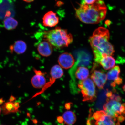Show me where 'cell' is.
<instances>
[{
    "label": "cell",
    "instance_id": "obj_21",
    "mask_svg": "<svg viewBox=\"0 0 125 125\" xmlns=\"http://www.w3.org/2000/svg\"><path fill=\"white\" fill-rule=\"evenodd\" d=\"M57 120L58 122L60 123H62L63 121V118L61 116L58 117Z\"/></svg>",
    "mask_w": 125,
    "mask_h": 125
},
{
    "label": "cell",
    "instance_id": "obj_24",
    "mask_svg": "<svg viewBox=\"0 0 125 125\" xmlns=\"http://www.w3.org/2000/svg\"><path fill=\"white\" fill-rule=\"evenodd\" d=\"M15 98L13 96H12L10 98V102L14 101L15 100Z\"/></svg>",
    "mask_w": 125,
    "mask_h": 125
},
{
    "label": "cell",
    "instance_id": "obj_15",
    "mask_svg": "<svg viewBox=\"0 0 125 125\" xmlns=\"http://www.w3.org/2000/svg\"><path fill=\"white\" fill-rule=\"evenodd\" d=\"M121 73V69L119 66H115L108 72L107 74V79L114 82L119 79Z\"/></svg>",
    "mask_w": 125,
    "mask_h": 125
},
{
    "label": "cell",
    "instance_id": "obj_9",
    "mask_svg": "<svg viewBox=\"0 0 125 125\" xmlns=\"http://www.w3.org/2000/svg\"><path fill=\"white\" fill-rule=\"evenodd\" d=\"M58 62L59 66L62 68L68 69L73 66L75 60L73 56L71 54L65 52L59 56Z\"/></svg>",
    "mask_w": 125,
    "mask_h": 125
},
{
    "label": "cell",
    "instance_id": "obj_13",
    "mask_svg": "<svg viewBox=\"0 0 125 125\" xmlns=\"http://www.w3.org/2000/svg\"><path fill=\"white\" fill-rule=\"evenodd\" d=\"M99 64L104 69L109 70L115 66V61L112 56L104 54L103 55Z\"/></svg>",
    "mask_w": 125,
    "mask_h": 125
},
{
    "label": "cell",
    "instance_id": "obj_20",
    "mask_svg": "<svg viewBox=\"0 0 125 125\" xmlns=\"http://www.w3.org/2000/svg\"><path fill=\"white\" fill-rule=\"evenodd\" d=\"M96 0H83L82 2L87 4H91L94 3Z\"/></svg>",
    "mask_w": 125,
    "mask_h": 125
},
{
    "label": "cell",
    "instance_id": "obj_1",
    "mask_svg": "<svg viewBox=\"0 0 125 125\" xmlns=\"http://www.w3.org/2000/svg\"><path fill=\"white\" fill-rule=\"evenodd\" d=\"M110 33L108 29L103 27L96 29L89 39L96 64H99L103 54L114 55L115 50L113 45L109 42Z\"/></svg>",
    "mask_w": 125,
    "mask_h": 125
},
{
    "label": "cell",
    "instance_id": "obj_26",
    "mask_svg": "<svg viewBox=\"0 0 125 125\" xmlns=\"http://www.w3.org/2000/svg\"><path fill=\"white\" fill-rule=\"evenodd\" d=\"M3 102L4 101H3L2 99L0 98V104H2Z\"/></svg>",
    "mask_w": 125,
    "mask_h": 125
},
{
    "label": "cell",
    "instance_id": "obj_19",
    "mask_svg": "<svg viewBox=\"0 0 125 125\" xmlns=\"http://www.w3.org/2000/svg\"><path fill=\"white\" fill-rule=\"evenodd\" d=\"M4 107V111L6 113L14 112L17 111L14 104L10 102L6 103L5 104Z\"/></svg>",
    "mask_w": 125,
    "mask_h": 125
},
{
    "label": "cell",
    "instance_id": "obj_10",
    "mask_svg": "<svg viewBox=\"0 0 125 125\" xmlns=\"http://www.w3.org/2000/svg\"><path fill=\"white\" fill-rule=\"evenodd\" d=\"M34 71L35 75L31 79V84L35 88H42L47 83L44 73L40 70L36 69H34Z\"/></svg>",
    "mask_w": 125,
    "mask_h": 125
},
{
    "label": "cell",
    "instance_id": "obj_27",
    "mask_svg": "<svg viewBox=\"0 0 125 125\" xmlns=\"http://www.w3.org/2000/svg\"><path fill=\"white\" fill-rule=\"evenodd\" d=\"M123 90H124V91L125 92V84L124 85H123Z\"/></svg>",
    "mask_w": 125,
    "mask_h": 125
},
{
    "label": "cell",
    "instance_id": "obj_25",
    "mask_svg": "<svg viewBox=\"0 0 125 125\" xmlns=\"http://www.w3.org/2000/svg\"><path fill=\"white\" fill-rule=\"evenodd\" d=\"M23 0L26 2L30 3L32 2L34 0Z\"/></svg>",
    "mask_w": 125,
    "mask_h": 125
},
{
    "label": "cell",
    "instance_id": "obj_29",
    "mask_svg": "<svg viewBox=\"0 0 125 125\" xmlns=\"http://www.w3.org/2000/svg\"><path fill=\"white\" fill-rule=\"evenodd\" d=\"M124 116H125V115H124Z\"/></svg>",
    "mask_w": 125,
    "mask_h": 125
},
{
    "label": "cell",
    "instance_id": "obj_18",
    "mask_svg": "<svg viewBox=\"0 0 125 125\" xmlns=\"http://www.w3.org/2000/svg\"><path fill=\"white\" fill-rule=\"evenodd\" d=\"M18 25V21L12 17H7L4 21V27L8 30H11L15 29Z\"/></svg>",
    "mask_w": 125,
    "mask_h": 125
},
{
    "label": "cell",
    "instance_id": "obj_5",
    "mask_svg": "<svg viewBox=\"0 0 125 125\" xmlns=\"http://www.w3.org/2000/svg\"><path fill=\"white\" fill-rule=\"evenodd\" d=\"M78 86L82 94L83 101L93 102L96 100V87L91 79L88 78L85 80L80 81Z\"/></svg>",
    "mask_w": 125,
    "mask_h": 125
},
{
    "label": "cell",
    "instance_id": "obj_17",
    "mask_svg": "<svg viewBox=\"0 0 125 125\" xmlns=\"http://www.w3.org/2000/svg\"><path fill=\"white\" fill-rule=\"evenodd\" d=\"M62 118L65 124L68 125H73L76 121V115L71 111L65 112L62 115Z\"/></svg>",
    "mask_w": 125,
    "mask_h": 125
},
{
    "label": "cell",
    "instance_id": "obj_16",
    "mask_svg": "<svg viewBox=\"0 0 125 125\" xmlns=\"http://www.w3.org/2000/svg\"><path fill=\"white\" fill-rule=\"evenodd\" d=\"M26 48L27 46L25 43L22 41L19 40L15 42L10 49L16 53L21 54L25 51Z\"/></svg>",
    "mask_w": 125,
    "mask_h": 125
},
{
    "label": "cell",
    "instance_id": "obj_14",
    "mask_svg": "<svg viewBox=\"0 0 125 125\" xmlns=\"http://www.w3.org/2000/svg\"><path fill=\"white\" fill-rule=\"evenodd\" d=\"M89 74V71L88 69L83 66L78 67L75 73L76 79L80 81H83L87 79Z\"/></svg>",
    "mask_w": 125,
    "mask_h": 125
},
{
    "label": "cell",
    "instance_id": "obj_12",
    "mask_svg": "<svg viewBox=\"0 0 125 125\" xmlns=\"http://www.w3.org/2000/svg\"><path fill=\"white\" fill-rule=\"evenodd\" d=\"M38 45L37 49L41 55L45 57L50 56L53 52L52 46L49 42L44 40Z\"/></svg>",
    "mask_w": 125,
    "mask_h": 125
},
{
    "label": "cell",
    "instance_id": "obj_3",
    "mask_svg": "<svg viewBox=\"0 0 125 125\" xmlns=\"http://www.w3.org/2000/svg\"><path fill=\"white\" fill-rule=\"evenodd\" d=\"M106 95L107 98L103 106L104 111L117 123V125H120V123L125 120V104L122 102L121 97L112 92H107Z\"/></svg>",
    "mask_w": 125,
    "mask_h": 125
},
{
    "label": "cell",
    "instance_id": "obj_6",
    "mask_svg": "<svg viewBox=\"0 0 125 125\" xmlns=\"http://www.w3.org/2000/svg\"><path fill=\"white\" fill-rule=\"evenodd\" d=\"M93 118L95 121V125H117L113 119L104 110L95 112L93 114Z\"/></svg>",
    "mask_w": 125,
    "mask_h": 125
},
{
    "label": "cell",
    "instance_id": "obj_30",
    "mask_svg": "<svg viewBox=\"0 0 125 125\" xmlns=\"http://www.w3.org/2000/svg\"></svg>",
    "mask_w": 125,
    "mask_h": 125
},
{
    "label": "cell",
    "instance_id": "obj_11",
    "mask_svg": "<svg viewBox=\"0 0 125 125\" xmlns=\"http://www.w3.org/2000/svg\"><path fill=\"white\" fill-rule=\"evenodd\" d=\"M44 26L46 27H52L58 24L59 18L55 12L52 11L48 12L43 18Z\"/></svg>",
    "mask_w": 125,
    "mask_h": 125
},
{
    "label": "cell",
    "instance_id": "obj_23",
    "mask_svg": "<svg viewBox=\"0 0 125 125\" xmlns=\"http://www.w3.org/2000/svg\"><path fill=\"white\" fill-rule=\"evenodd\" d=\"M16 109L17 110L19 107V104L18 103H15L14 104Z\"/></svg>",
    "mask_w": 125,
    "mask_h": 125
},
{
    "label": "cell",
    "instance_id": "obj_22",
    "mask_svg": "<svg viewBox=\"0 0 125 125\" xmlns=\"http://www.w3.org/2000/svg\"><path fill=\"white\" fill-rule=\"evenodd\" d=\"M65 107L67 109H69L70 107V103H67V104H66L65 105Z\"/></svg>",
    "mask_w": 125,
    "mask_h": 125
},
{
    "label": "cell",
    "instance_id": "obj_7",
    "mask_svg": "<svg viewBox=\"0 0 125 125\" xmlns=\"http://www.w3.org/2000/svg\"><path fill=\"white\" fill-rule=\"evenodd\" d=\"M63 75V71L62 68L59 65H55L51 68L49 82L46 83L43 87L42 91H44L46 89L51 86L57 79L61 78Z\"/></svg>",
    "mask_w": 125,
    "mask_h": 125
},
{
    "label": "cell",
    "instance_id": "obj_28",
    "mask_svg": "<svg viewBox=\"0 0 125 125\" xmlns=\"http://www.w3.org/2000/svg\"><path fill=\"white\" fill-rule=\"evenodd\" d=\"M1 112V109L0 107V114Z\"/></svg>",
    "mask_w": 125,
    "mask_h": 125
},
{
    "label": "cell",
    "instance_id": "obj_4",
    "mask_svg": "<svg viewBox=\"0 0 125 125\" xmlns=\"http://www.w3.org/2000/svg\"><path fill=\"white\" fill-rule=\"evenodd\" d=\"M44 37L52 46L57 48L68 46L73 41L71 34L66 30L59 27L45 32Z\"/></svg>",
    "mask_w": 125,
    "mask_h": 125
},
{
    "label": "cell",
    "instance_id": "obj_2",
    "mask_svg": "<svg viewBox=\"0 0 125 125\" xmlns=\"http://www.w3.org/2000/svg\"><path fill=\"white\" fill-rule=\"evenodd\" d=\"M76 16L83 23L96 24L104 19L107 7L102 0H96L94 3L88 4L82 2L76 9Z\"/></svg>",
    "mask_w": 125,
    "mask_h": 125
},
{
    "label": "cell",
    "instance_id": "obj_8",
    "mask_svg": "<svg viewBox=\"0 0 125 125\" xmlns=\"http://www.w3.org/2000/svg\"><path fill=\"white\" fill-rule=\"evenodd\" d=\"M91 78L100 89L104 88L107 79V74L101 70H94Z\"/></svg>",
    "mask_w": 125,
    "mask_h": 125
}]
</instances>
